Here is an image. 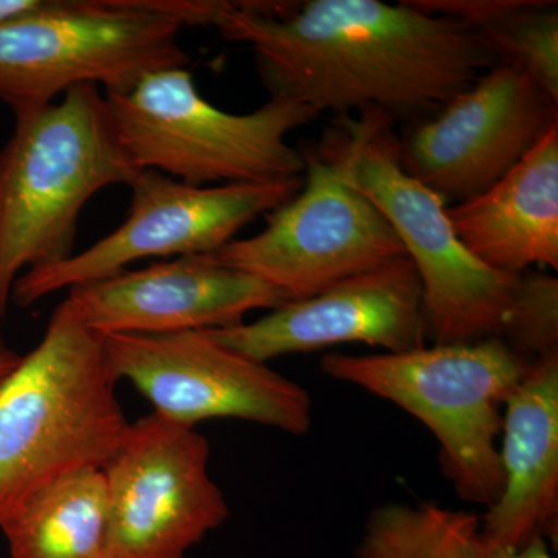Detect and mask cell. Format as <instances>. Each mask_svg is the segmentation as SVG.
Instances as JSON below:
<instances>
[{
	"mask_svg": "<svg viewBox=\"0 0 558 558\" xmlns=\"http://www.w3.org/2000/svg\"><path fill=\"white\" fill-rule=\"evenodd\" d=\"M211 25L253 50L270 97L317 116L438 109L498 65L468 24L413 2H219Z\"/></svg>",
	"mask_w": 558,
	"mask_h": 558,
	"instance_id": "1",
	"label": "cell"
},
{
	"mask_svg": "<svg viewBox=\"0 0 558 558\" xmlns=\"http://www.w3.org/2000/svg\"><path fill=\"white\" fill-rule=\"evenodd\" d=\"M116 385L105 337L65 299L0 379V524L40 488L116 457L131 424Z\"/></svg>",
	"mask_w": 558,
	"mask_h": 558,
	"instance_id": "2",
	"label": "cell"
},
{
	"mask_svg": "<svg viewBox=\"0 0 558 558\" xmlns=\"http://www.w3.org/2000/svg\"><path fill=\"white\" fill-rule=\"evenodd\" d=\"M138 171L97 84L70 87L61 101L14 119L0 150V318L22 274L73 255L87 202L130 185Z\"/></svg>",
	"mask_w": 558,
	"mask_h": 558,
	"instance_id": "3",
	"label": "cell"
},
{
	"mask_svg": "<svg viewBox=\"0 0 558 558\" xmlns=\"http://www.w3.org/2000/svg\"><path fill=\"white\" fill-rule=\"evenodd\" d=\"M216 0H40L0 25V101L16 117L80 84L126 89L149 73L189 68L186 25H211Z\"/></svg>",
	"mask_w": 558,
	"mask_h": 558,
	"instance_id": "4",
	"label": "cell"
},
{
	"mask_svg": "<svg viewBox=\"0 0 558 558\" xmlns=\"http://www.w3.org/2000/svg\"><path fill=\"white\" fill-rule=\"evenodd\" d=\"M389 117L343 116L317 145L349 185L371 202L396 231L422 284L427 336L435 344L498 337L509 310L513 279L487 269L459 241L447 204L403 171Z\"/></svg>",
	"mask_w": 558,
	"mask_h": 558,
	"instance_id": "5",
	"label": "cell"
},
{
	"mask_svg": "<svg viewBox=\"0 0 558 558\" xmlns=\"http://www.w3.org/2000/svg\"><path fill=\"white\" fill-rule=\"evenodd\" d=\"M531 362L490 337L376 355L336 352L319 368L424 422L438 439L440 470L458 497L488 509L505 486L497 446L501 409Z\"/></svg>",
	"mask_w": 558,
	"mask_h": 558,
	"instance_id": "6",
	"label": "cell"
},
{
	"mask_svg": "<svg viewBox=\"0 0 558 558\" xmlns=\"http://www.w3.org/2000/svg\"><path fill=\"white\" fill-rule=\"evenodd\" d=\"M110 119L138 170H156L193 186L282 182L301 178L303 154L288 135L317 113L270 97L248 113L205 100L189 68L149 73L120 90H105Z\"/></svg>",
	"mask_w": 558,
	"mask_h": 558,
	"instance_id": "7",
	"label": "cell"
},
{
	"mask_svg": "<svg viewBox=\"0 0 558 558\" xmlns=\"http://www.w3.org/2000/svg\"><path fill=\"white\" fill-rule=\"evenodd\" d=\"M301 154L306 163L303 186L264 216V230L204 255L209 263L266 282L288 301L310 299L405 255L388 220L336 165L312 145Z\"/></svg>",
	"mask_w": 558,
	"mask_h": 558,
	"instance_id": "8",
	"label": "cell"
},
{
	"mask_svg": "<svg viewBox=\"0 0 558 558\" xmlns=\"http://www.w3.org/2000/svg\"><path fill=\"white\" fill-rule=\"evenodd\" d=\"M303 175L282 182L193 186L156 170H140L128 185L131 207L119 229L78 255L22 274L11 304L31 307L62 289L120 274L135 260L216 252L253 220L292 199L303 186Z\"/></svg>",
	"mask_w": 558,
	"mask_h": 558,
	"instance_id": "9",
	"label": "cell"
},
{
	"mask_svg": "<svg viewBox=\"0 0 558 558\" xmlns=\"http://www.w3.org/2000/svg\"><path fill=\"white\" fill-rule=\"evenodd\" d=\"M117 381L126 379L154 413L186 427L209 418H244L306 435L310 392L269 365L219 343L207 330L170 336L105 337Z\"/></svg>",
	"mask_w": 558,
	"mask_h": 558,
	"instance_id": "10",
	"label": "cell"
},
{
	"mask_svg": "<svg viewBox=\"0 0 558 558\" xmlns=\"http://www.w3.org/2000/svg\"><path fill=\"white\" fill-rule=\"evenodd\" d=\"M209 444L196 427L160 414L131 422L105 469L108 558H183L229 519L208 472Z\"/></svg>",
	"mask_w": 558,
	"mask_h": 558,
	"instance_id": "11",
	"label": "cell"
},
{
	"mask_svg": "<svg viewBox=\"0 0 558 558\" xmlns=\"http://www.w3.org/2000/svg\"><path fill=\"white\" fill-rule=\"evenodd\" d=\"M557 121V106L534 81L498 64L398 143L399 161L446 204H459L508 174Z\"/></svg>",
	"mask_w": 558,
	"mask_h": 558,
	"instance_id": "12",
	"label": "cell"
},
{
	"mask_svg": "<svg viewBox=\"0 0 558 558\" xmlns=\"http://www.w3.org/2000/svg\"><path fill=\"white\" fill-rule=\"evenodd\" d=\"M207 332L264 363L343 343L407 352L424 348L428 339L421 279L407 255L336 282L310 299L288 301L256 322Z\"/></svg>",
	"mask_w": 558,
	"mask_h": 558,
	"instance_id": "13",
	"label": "cell"
},
{
	"mask_svg": "<svg viewBox=\"0 0 558 558\" xmlns=\"http://www.w3.org/2000/svg\"><path fill=\"white\" fill-rule=\"evenodd\" d=\"M83 322L100 336H170L234 328L245 315L288 303L244 271L180 256L69 289Z\"/></svg>",
	"mask_w": 558,
	"mask_h": 558,
	"instance_id": "14",
	"label": "cell"
},
{
	"mask_svg": "<svg viewBox=\"0 0 558 558\" xmlns=\"http://www.w3.org/2000/svg\"><path fill=\"white\" fill-rule=\"evenodd\" d=\"M501 435L505 486L481 519V534L509 549L557 543L558 352L532 360L506 402Z\"/></svg>",
	"mask_w": 558,
	"mask_h": 558,
	"instance_id": "15",
	"label": "cell"
},
{
	"mask_svg": "<svg viewBox=\"0 0 558 558\" xmlns=\"http://www.w3.org/2000/svg\"><path fill=\"white\" fill-rule=\"evenodd\" d=\"M446 211L487 269L508 277L532 266L558 269V121L495 185Z\"/></svg>",
	"mask_w": 558,
	"mask_h": 558,
	"instance_id": "16",
	"label": "cell"
},
{
	"mask_svg": "<svg viewBox=\"0 0 558 558\" xmlns=\"http://www.w3.org/2000/svg\"><path fill=\"white\" fill-rule=\"evenodd\" d=\"M10 558H108L109 498L105 470L54 481L0 524Z\"/></svg>",
	"mask_w": 558,
	"mask_h": 558,
	"instance_id": "17",
	"label": "cell"
},
{
	"mask_svg": "<svg viewBox=\"0 0 558 558\" xmlns=\"http://www.w3.org/2000/svg\"><path fill=\"white\" fill-rule=\"evenodd\" d=\"M359 558H553L545 539L523 549L494 545L475 513L439 506L385 505L366 523Z\"/></svg>",
	"mask_w": 558,
	"mask_h": 558,
	"instance_id": "18",
	"label": "cell"
},
{
	"mask_svg": "<svg viewBox=\"0 0 558 558\" xmlns=\"http://www.w3.org/2000/svg\"><path fill=\"white\" fill-rule=\"evenodd\" d=\"M501 65L529 76L558 106V14L556 2L506 0L473 28Z\"/></svg>",
	"mask_w": 558,
	"mask_h": 558,
	"instance_id": "19",
	"label": "cell"
},
{
	"mask_svg": "<svg viewBox=\"0 0 558 558\" xmlns=\"http://www.w3.org/2000/svg\"><path fill=\"white\" fill-rule=\"evenodd\" d=\"M498 339L527 360L558 352V279L527 270L513 279Z\"/></svg>",
	"mask_w": 558,
	"mask_h": 558,
	"instance_id": "20",
	"label": "cell"
},
{
	"mask_svg": "<svg viewBox=\"0 0 558 558\" xmlns=\"http://www.w3.org/2000/svg\"><path fill=\"white\" fill-rule=\"evenodd\" d=\"M40 0H0V25L35 10Z\"/></svg>",
	"mask_w": 558,
	"mask_h": 558,
	"instance_id": "21",
	"label": "cell"
},
{
	"mask_svg": "<svg viewBox=\"0 0 558 558\" xmlns=\"http://www.w3.org/2000/svg\"><path fill=\"white\" fill-rule=\"evenodd\" d=\"M20 354L11 351L10 348L3 347V344H0V379L5 377L7 374H9L10 371L14 368V366H16V363L20 362Z\"/></svg>",
	"mask_w": 558,
	"mask_h": 558,
	"instance_id": "22",
	"label": "cell"
}]
</instances>
